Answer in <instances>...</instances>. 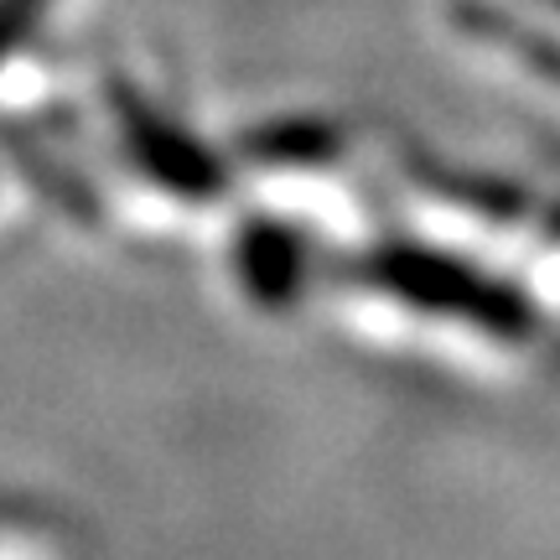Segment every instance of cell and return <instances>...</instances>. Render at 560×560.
I'll use <instances>...</instances> for the list:
<instances>
[{
    "label": "cell",
    "instance_id": "1",
    "mask_svg": "<svg viewBox=\"0 0 560 560\" xmlns=\"http://www.w3.org/2000/svg\"><path fill=\"white\" fill-rule=\"evenodd\" d=\"M37 5L42 0H0V52L26 32V21L37 16Z\"/></svg>",
    "mask_w": 560,
    "mask_h": 560
}]
</instances>
